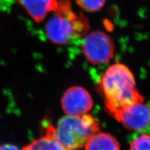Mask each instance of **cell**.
I'll use <instances>...</instances> for the list:
<instances>
[{
  "label": "cell",
  "mask_w": 150,
  "mask_h": 150,
  "mask_svg": "<svg viewBox=\"0 0 150 150\" xmlns=\"http://www.w3.org/2000/svg\"><path fill=\"white\" fill-rule=\"evenodd\" d=\"M93 105L90 94L81 86H75L68 88L62 98V106L67 115L81 116L88 114Z\"/></svg>",
  "instance_id": "obj_6"
},
{
  "label": "cell",
  "mask_w": 150,
  "mask_h": 150,
  "mask_svg": "<svg viewBox=\"0 0 150 150\" xmlns=\"http://www.w3.org/2000/svg\"><path fill=\"white\" fill-rule=\"evenodd\" d=\"M129 150H150V134L143 133L134 138L131 143Z\"/></svg>",
  "instance_id": "obj_11"
},
{
  "label": "cell",
  "mask_w": 150,
  "mask_h": 150,
  "mask_svg": "<svg viewBox=\"0 0 150 150\" xmlns=\"http://www.w3.org/2000/svg\"><path fill=\"white\" fill-rule=\"evenodd\" d=\"M84 150H120V144L112 135L98 132L88 141Z\"/></svg>",
  "instance_id": "obj_9"
},
{
  "label": "cell",
  "mask_w": 150,
  "mask_h": 150,
  "mask_svg": "<svg viewBox=\"0 0 150 150\" xmlns=\"http://www.w3.org/2000/svg\"><path fill=\"white\" fill-rule=\"evenodd\" d=\"M81 51L89 63L93 65H102L113 58L115 48L108 35L101 31H94L84 36Z\"/></svg>",
  "instance_id": "obj_4"
},
{
  "label": "cell",
  "mask_w": 150,
  "mask_h": 150,
  "mask_svg": "<svg viewBox=\"0 0 150 150\" xmlns=\"http://www.w3.org/2000/svg\"><path fill=\"white\" fill-rule=\"evenodd\" d=\"M22 150H71L60 143L56 138L54 127L50 125L41 137L27 144Z\"/></svg>",
  "instance_id": "obj_8"
},
{
  "label": "cell",
  "mask_w": 150,
  "mask_h": 150,
  "mask_svg": "<svg viewBox=\"0 0 150 150\" xmlns=\"http://www.w3.org/2000/svg\"><path fill=\"white\" fill-rule=\"evenodd\" d=\"M100 124L90 115H66L54 128L57 139L71 150H78L85 146L94 135L100 132Z\"/></svg>",
  "instance_id": "obj_3"
},
{
  "label": "cell",
  "mask_w": 150,
  "mask_h": 150,
  "mask_svg": "<svg viewBox=\"0 0 150 150\" xmlns=\"http://www.w3.org/2000/svg\"><path fill=\"white\" fill-rule=\"evenodd\" d=\"M33 20L43 22L50 13L58 9L60 0H16Z\"/></svg>",
  "instance_id": "obj_7"
},
{
  "label": "cell",
  "mask_w": 150,
  "mask_h": 150,
  "mask_svg": "<svg viewBox=\"0 0 150 150\" xmlns=\"http://www.w3.org/2000/svg\"><path fill=\"white\" fill-rule=\"evenodd\" d=\"M149 127H150V125H149Z\"/></svg>",
  "instance_id": "obj_13"
},
{
  "label": "cell",
  "mask_w": 150,
  "mask_h": 150,
  "mask_svg": "<svg viewBox=\"0 0 150 150\" xmlns=\"http://www.w3.org/2000/svg\"><path fill=\"white\" fill-rule=\"evenodd\" d=\"M88 19L73 11L69 0H60L59 6L46 21L45 31L49 40L56 45H65L86 35L90 30Z\"/></svg>",
  "instance_id": "obj_2"
},
{
  "label": "cell",
  "mask_w": 150,
  "mask_h": 150,
  "mask_svg": "<svg viewBox=\"0 0 150 150\" xmlns=\"http://www.w3.org/2000/svg\"><path fill=\"white\" fill-rule=\"evenodd\" d=\"M106 110L112 116L126 107L143 102L136 87L135 78L127 66L116 63L108 68L98 83Z\"/></svg>",
  "instance_id": "obj_1"
},
{
  "label": "cell",
  "mask_w": 150,
  "mask_h": 150,
  "mask_svg": "<svg viewBox=\"0 0 150 150\" xmlns=\"http://www.w3.org/2000/svg\"><path fill=\"white\" fill-rule=\"evenodd\" d=\"M82 9L89 13L99 11L103 8L106 0H75Z\"/></svg>",
  "instance_id": "obj_10"
},
{
  "label": "cell",
  "mask_w": 150,
  "mask_h": 150,
  "mask_svg": "<svg viewBox=\"0 0 150 150\" xmlns=\"http://www.w3.org/2000/svg\"><path fill=\"white\" fill-rule=\"evenodd\" d=\"M0 150H20L16 146L11 144H6L0 146Z\"/></svg>",
  "instance_id": "obj_12"
},
{
  "label": "cell",
  "mask_w": 150,
  "mask_h": 150,
  "mask_svg": "<svg viewBox=\"0 0 150 150\" xmlns=\"http://www.w3.org/2000/svg\"><path fill=\"white\" fill-rule=\"evenodd\" d=\"M112 116L128 129L144 131L149 128L150 106L144 101L138 103L117 112Z\"/></svg>",
  "instance_id": "obj_5"
}]
</instances>
